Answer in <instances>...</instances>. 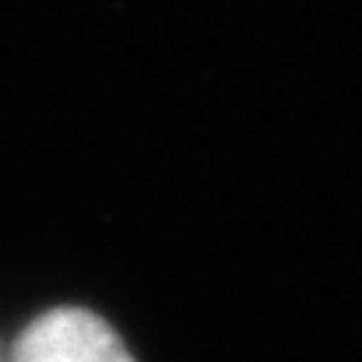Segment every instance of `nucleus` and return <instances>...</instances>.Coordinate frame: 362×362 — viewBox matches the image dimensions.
Returning a JSON list of instances; mask_svg holds the SVG:
<instances>
[{"instance_id":"obj_1","label":"nucleus","mask_w":362,"mask_h":362,"mask_svg":"<svg viewBox=\"0 0 362 362\" xmlns=\"http://www.w3.org/2000/svg\"><path fill=\"white\" fill-rule=\"evenodd\" d=\"M7 362H134L120 334L88 310H49L35 317Z\"/></svg>"}]
</instances>
